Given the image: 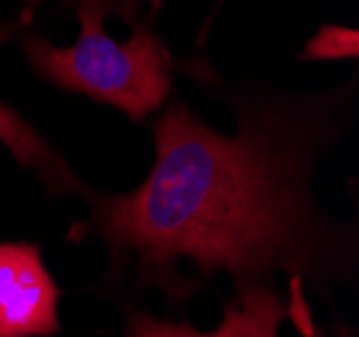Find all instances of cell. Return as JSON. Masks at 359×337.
I'll return each instance as SVG.
<instances>
[{
    "label": "cell",
    "instance_id": "obj_8",
    "mask_svg": "<svg viewBox=\"0 0 359 337\" xmlns=\"http://www.w3.org/2000/svg\"><path fill=\"white\" fill-rule=\"evenodd\" d=\"M220 3H223V0H220Z\"/></svg>",
    "mask_w": 359,
    "mask_h": 337
},
{
    "label": "cell",
    "instance_id": "obj_1",
    "mask_svg": "<svg viewBox=\"0 0 359 337\" xmlns=\"http://www.w3.org/2000/svg\"><path fill=\"white\" fill-rule=\"evenodd\" d=\"M156 158L132 193L94 195L91 228L113 260L135 263L145 287L182 303L191 287L180 263L198 279L217 270L236 287L327 276L338 241L314 212L309 177L319 129L276 107L239 110V132L210 129L185 104H172L153 126Z\"/></svg>",
    "mask_w": 359,
    "mask_h": 337
},
{
    "label": "cell",
    "instance_id": "obj_2",
    "mask_svg": "<svg viewBox=\"0 0 359 337\" xmlns=\"http://www.w3.org/2000/svg\"><path fill=\"white\" fill-rule=\"evenodd\" d=\"M81 35L70 46L32 35L25 54L35 73L51 86L86 94L110 104L132 121H142L166 102L172 91V54L161 38L145 25H135L129 41L105 32L107 11L97 6L75 8Z\"/></svg>",
    "mask_w": 359,
    "mask_h": 337
},
{
    "label": "cell",
    "instance_id": "obj_6",
    "mask_svg": "<svg viewBox=\"0 0 359 337\" xmlns=\"http://www.w3.org/2000/svg\"><path fill=\"white\" fill-rule=\"evenodd\" d=\"M359 54V32L354 27L325 25L306 43L303 59H354Z\"/></svg>",
    "mask_w": 359,
    "mask_h": 337
},
{
    "label": "cell",
    "instance_id": "obj_3",
    "mask_svg": "<svg viewBox=\"0 0 359 337\" xmlns=\"http://www.w3.org/2000/svg\"><path fill=\"white\" fill-rule=\"evenodd\" d=\"M290 297L273 289L269 281H247L236 287V297L225 305L223 322L210 332H201L185 322L156 319L150 313H126V337H282V322L306 303L300 279H290ZM303 337H325L311 316L303 322Z\"/></svg>",
    "mask_w": 359,
    "mask_h": 337
},
{
    "label": "cell",
    "instance_id": "obj_7",
    "mask_svg": "<svg viewBox=\"0 0 359 337\" xmlns=\"http://www.w3.org/2000/svg\"><path fill=\"white\" fill-rule=\"evenodd\" d=\"M32 6L43 3V0H27ZM65 6H73V8H81V6H97L107 11V16H121V19H132L140 8V0H62Z\"/></svg>",
    "mask_w": 359,
    "mask_h": 337
},
{
    "label": "cell",
    "instance_id": "obj_4",
    "mask_svg": "<svg viewBox=\"0 0 359 337\" xmlns=\"http://www.w3.org/2000/svg\"><path fill=\"white\" fill-rule=\"evenodd\" d=\"M60 297L38 244L0 241V337L57 335Z\"/></svg>",
    "mask_w": 359,
    "mask_h": 337
},
{
    "label": "cell",
    "instance_id": "obj_5",
    "mask_svg": "<svg viewBox=\"0 0 359 337\" xmlns=\"http://www.w3.org/2000/svg\"><path fill=\"white\" fill-rule=\"evenodd\" d=\"M0 142L14 153L19 166H35L51 191H78L83 195L89 193L75 179L73 172L67 169V163L51 150V145L43 137L35 132L16 110H11L3 102H0Z\"/></svg>",
    "mask_w": 359,
    "mask_h": 337
}]
</instances>
